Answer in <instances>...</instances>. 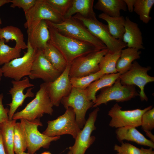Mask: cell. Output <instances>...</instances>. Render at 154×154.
Returning <instances> with one entry per match:
<instances>
[{
  "mask_svg": "<svg viewBox=\"0 0 154 154\" xmlns=\"http://www.w3.org/2000/svg\"><path fill=\"white\" fill-rule=\"evenodd\" d=\"M48 25L49 42L61 53L68 64L79 57L100 50L92 44L64 35Z\"/></svg>",
  "mask_w": 154,
  "mask_h": 154,
  "instance_id": "cell-1",
  "label": "cell"
},
{
  "mask_svg": "<svg viewBox=\"0 0 154 154\" xmlns=\"http://www.w3.org/2000/svg\"><path fill=\"white\" fill-rule=\"evenodd\" d=\"M53 105L49 96L46 82L41 84L35 98L23 110L13 116L12 119H24L32 121L42 117L44 114L52 115Z\"/></svg>",
  "mask_w": 154,
  "mask_h": 154,
  "instance_id": "cell-2",
  "label": "cell"
},
{
  "mask_svg": "<svg viewBox=\"0 0 154 154\" xmlns=\"http://www.w3.org/2000/svg\"><path fill=\"white\" fill-rule=\"evenodd\" d=\"M46 21L48 25L64 35L92 44L100 50L107 48L100 40L89 31L81 21L72 17L64 19L58 23Z\"/></svg>",
  "mask_w": 154,
  "mask_h": 154,
  "instance_id": "cell-3",
  "label": "cell"
},
{
  "mask_svg": "<svg viewBox=\"0 0 154 154\" xmlns=\"http://www.w3.org/2000/svg\"><path fill=\"white\" fill-rule=\"evenodd\" d=\"M72 17L81 21L93 35L100 40L106 46L108 52H120L127 46L122 41L114 38L107 25L98 21L96 17L86 18L77 13Z\"/></svg>",
  "mask_w": 154,
  "mask_h": 154,
  "instance_id": "cell-4",
  "label": "cell"
},
{
  "mask_svg": "<svg viewBox=\"0 0 154 154\" xmlns=\"http://www.w3.org/2000/svg\"><path fill=\"white\" fill-rule=\"evenodd\" d=\"M20 122L26 139L28 153L34 154L41 147L48 148L51 142L60 137V136L50 137L40 132L38 127L42 124L39 118L32 121L21 119Z\"/></svg>",
  "mask_w": 154,
  "mask_h": 154,
  "instance_id": "cell-5",
  "label": "cell"
},
{
  "mask_svg": "<svg viewBox=\"0 0 154 154\" xmlns=\"http://www.w3.org/2000/svg\"><path fill=\"white\" fill-rule=\"evenodd\" d=\"M47 124L46 128L42 133L50 137L69 134L75 139L81 130L76 121L75 113L71 107L56 119L48 121Z\"/></svg>",
  "mask_w": 154,
  "mask_h": 154,
  "instance_id": "cell-6",
  "label": "cell"
},
{
  "mask_svg": "<svg viewBox=\"0 0 154 154\" xmlns=\"http://www.w3.org/2000/svg\"><path fill=\"white\" fill-rule=\"evenodd\" d=\"M27 44V51L23 56L15 59L2 67L5 77L19 81L30 75L37 50L32 48L28 41Z\"/></svg>",
  "mask_w": 154,
  "mask_h": 154,
  "instance_id": "cell-7",
  "label": "cell"
},
{
  "mask_svg": "<svg viewBox=\"0 0 154 154\" xmlns=\"http://www.w3.org/2000/svg\"><path fill=\"white\" fill-rule=\"evenodd\" d=\"M138 96L135 86L123 85L119 78L112 85L101 89L92 107L96 108L102 104H107L112 100L119 102L128 101Z\"/></svg>",
  "mask_w": 154,
  "mask_h": 154,
  "instance_id": "cell-8",
  "label": "cell"
},
{
  "mask_svg": "<svg viewBox=\"0 0 154 154\" xmlns=\"http://www.w3.org/2000/svg\"><path fill=\"white\" fill-rule=\"evenodd\" d=\"M108 52L106 48L76 58L70 64V78L84 76L98 72L100 70V62L102 58Z\"/></svg>",
  "mask_w": 154,
  "mask_h": 154,
  "instance_id": "cell-9",
  "label": "cell"
},
{
  "mask_svg": "<svg viewBox=\"0 0 154 154\" xmlns=\"http://www.w3.org/2000/svg\"><path fill=\"white\" fill-rule=\"evenodd\" d=\"M61 103L66 110L69 107L72 108L75 113L76 121L80 128H82L86 121V112L94 104L88 99L85 90L72 87L69 94L62 98Z\"/></svg>",
  "mask_w": 154,
  "mask_h": 154,
  "instance_id": "cell-10",
  "label": "cell"
},
{
  "mask_svg": "<svg viewBox=\"0 0 154 154\" xmlns=\"http://www.w3.org/2000/svg\"><path fill=\"white\" fill-rule=\"evenodd\" d=\"M149 106L143 109L124 110L117 103L114 105L108 111V114L111 117L109 125L117 128L127 126L136 127L141 126L142 115L146 111L151 109Z\"/></svg>",
  "mask_w": 154,
  "mask_h": 154,
  "instance_id": "cell-11",
  "label": "cell"
},
{
  "mask_svg": "<svg viewBox=\"0 0 154 154\" xmlns=\"http://www.w3.org/2000/svg\"><path fill=\"white\" fill-rule=\"evenodd\" d=\"M150 66H141L137 61L133 62L130 69L119 76L122 84L137 86L140 89L139 96L142 101L148 100L144 92V87L148 83L154 81V77L149 75L147 72L151 70Z\"/></svg>",
  "mask_w": 154,
  "mask_h": 154,
  "instance_id": "cell-12",
  "label": "cell"
},
{
  "mask_svg": "<svg viewBox=\"0 0 154 154\" xmlns=\"http://www.w3.org/2000/svg\"><path fill=\"white\" fill-rule=\"evenodd\" d=\"M25 14L26 21L24 25L26 29L42 20L58 23L64 19L46 0H37L33 6Z\"/></svg>",
  "mask_w": 154,
  "mask_h": 154,
  "instance_id": "cell-13",
  "label": "cell"
},
{
  "mask_svg": "<svg viewBox=\"0 0 154 154\" xmlns=\"http://www.w3.org/2000/svg\"><path fill=\"white\" fill-rule=\"evenodd\" d=\"M99 110V108L97 107L89 114L82 129L75 139L74 144L69 148L72 154H85L95 141L96 137L91 135L92 131L96 129L95 123Z\"/></svg>",
  "mask_w": 154,
  "mask_h": 154,
  "instance_id": "cell-14",
  "label": "cell"
},
{
  "mask_svg": "<svg viewBox=\"0 0 154 154\" xmlns=\"http://www.w3.org/2000/svg\"><path fill=\"white\" fill-rule=\"evenodd\" d=\"M11 82L12 87L9 90V94L11 95L12 101L8 104L10 107L8 114L9 120L12 119L15 111L22 105L26 98L35 96L32 91L34 85L30 82L29 77H25L19 81L13 80Z\"/></svg>",
  "mask_w": 154,
  "mask_h": 154,
  "instance_id": "cell-15",
  "label": "cell"
},
{
  "mask_svg": "<svg viewBox=\"0 0 154 154\" xmlns=\"http://www.w3.org/2000/svg\"><path fill=\"white\" fill-rule=\"evenodd\" d=\"M61 74L48 61L42 50H37L29 76L30 79L39 78L45 82H49L54 81Z\"/></svg>",
  "mask_w": 154,
  "mask_h": 154,
  "instance_id": "cell-16",
  "label": "cell"
},
{
  "mask_svg": "<svg viewBox=\"0 0 154 154\" xmlns=\"http://www.w3.org/2000/svg\"><path fill=\"white\" fill-rule=\"evenodd\" d=\"M70 64L54 81L46 82L50 100L53 106H58L61 99L68 95L72 88L69 76Z\"/></svg>",
  "mask_w": 154,
  "mask_h": 154,
  "instance_id": "cell-17",
  "label": "cell"
},
{
  "mask_svg": "<svg viewBox=\"0 0 154 154\" xmlns=\"http://www.w3.org/2000/svg\"><path fill=\"white\" fill-rule=\"evenodd\" d=\"M28 40L32 48L36 50H43L50 40L48 25L42 20L27 29Z\"/></svg>",
  "mask_w": 154,
  "mask_h": 154,
  "instance_id": "cell-18",
  "label": "cell"
},
{
  "mask_svg": "<svg viewBox=\"0 0 154 154\" xmlns=\"http://www.w3.org/2000/svg\"><path fill=\"white\" fill-rule=\"evenodd\" d=\"M125 19V31L122 41L128 48L144 49L142 33L138 24L132 21L128 16Z\"/></svg>",
  "mask_w": 154,
  "mask_h": 154,
  "instance_id": "cell-19",
  "label": "cell"
},
{
  "mask_svg": "<svg viewBox=\"0 0 154 154\" xmlns=\"http://www.w3.org/2000/svg\"><path fill=\"white\" fill-rule=\"evenodd\" d=\"M115 133L117 139L120 142L125 140L154 148V142L146 138L135 127L127 126L118 128L116 130Z\"/></svg>",
  "mask_w": 154,
  "mask_h": 154,
  "instance_id": "cell-20",
  "label": "cell"
},
{
  "mask_svg": "<svg viewBox=\"0 0 154 154\" xmlns=\"http://www.w3.org/2000/svg\"><path fill=\"white\" fill-rule=\"evenodd\" d=\"M94 0H72L71 5L64 17L70 18L75 14H79L86 18L96 17L93 10Z\"/></svg>",
  "mask_w": 154,
  "mask_h": 154,
  "instance_id": "cell-21",
  "label": "cell"
},
{
  "mask_svg": "<svg viewBox=\"0 0 154 154\" xmlns=\"http://www.w3.org/2000/svg\"><path fill=\"white\" fill-rule=\"evenodd\" d=\"M141 53V51L136 48L128 47L122 49L116 63L117 72L121 74L128 71L133 62L140 58Z\"/></svg>",
  "mask_w": 154,
  "mask_h": 154,
  "instance_id": "cell-22",
  "label": "cell"
},
{
  "mask_svg": "<svg viewBox=\"0 0 154 154\" xmlns=\"http://www.w3.org/2000/svg\"><path fill=\"white\" fill-rule=\"evenodd\" d=\"M94 7L102 13L113 17H120L121 10H127L123 0H98Z\"/></svg>",
  "mask_w": 154,
  "mask_h": 154,
  "instance_id": "cell-23",
  "label": "cell"
},
{
  "mask_svg": "<svg viewBox=\"0 0 154 154\" xmlns=\"http://www.w3.org/2000/svg\"><path fill=\"white\" fill-rule=\"evenodd\" d=\"M121 74L118 72L105 74L92 82L85 90L88 100L93 103L95 101L96 94L99 90L112 85Z\"/></svg>",
  "mask_w": 154,
  "mask_h": 154,
  "instance_id": "cell-24",
  "label": "cell"
},
{
  "mask_svg": "<svg viewBox=\"0 0 154 154\" xmlns=\"http://www.w3.org/2000/svg\"><path fill=\"white\" fill-rule=\"evenodd\" d=\"M16 120H9L0 123L3 144L7 154H15L14 149V127Z\"/></svg>",
  "mask_w": 154,
  "mask_h": 154,
  "instance_id": "cell-25",
  "label": "cell"
},
{
  "mask_svg": "<svg viewBox=\"0 0 154 154\" xmlns=\"http://www.w3.org/2000/svg\"><path fill=\"white\" fill-rule=\"evenodd\" d=\"M98 17L106 21L109 32L114 38L122 41L125 31L124 17H113L102 13L99 15Z\"/></svg>",
  "mask_w": 154,
  "mask_h": 154,
  "instance_id": "cell-26",
  "label": "cell"
},
{
  "mask_svg": "<svg viewBox=\"0 0 154 154\" xmlns=\"http://www.w3.org/2000/svg\"><path fill=\"white\" fill-rule=\"evenodd\" d=\"M3 39L5 42L10 40H14L16 42L15 46L21 49L27 48V45L24 41V36L21 30L19 28L13 26H8L1 28L0 39Z\"/></svg>",
  "mask_w": 154,
  "mask_h": 154,
  "instance_id": "cell-27",
  "label": "cell"
},
{
  "mask_svg": "<svg viewBox=\"0 0 154 154\" xmlns=\"http://www.w3.org/2000/svg\"><path fill=\"white\" fill-rule=\"evenodd\" d=\"M43 53L52 65L61 73L66 68L68 63L61 53L49 41L42 50Z\"/></svg>",
  "mask_w": 154,
  "mask_h": 154,
  "instance_id": "cell-28",
  "label": "cell"
},
{
  "mask_svg": "<svg viewBox=\"0 0 154 154\" xmlns=\"http://www.w3.org/2000/svg\"><path fill=\"white\" fill-rule=\"evenodd\" d=\"M154 4V0H136L133 11L139 16L141 21L147 24L152 19L150 13Z\"/></svg>",
  "mask_w": 154,
  "mask_h": 154,
  "instance_id": "cell-29",
  "label": "cell"
},
{
  "mask_svg": "<svg viewBox=\"0 0 154 154\" xmlns=\"http://www.w3.org/2000/svg\"><path fill=\"white\" fill-rule=\"evenodd\" d=\"M5 40L0 39V65H4L20 57L21 49L5 44Z\"/></svg>",
  "mask_w": 154,
  "mask_h": 154,
  "instance_id": "cell-30",
  "label": "cell"
},
{
  "mask_svg": "<svg viewBox=\"0 0 154 154\" xmlns=\"http://www.w3.org/2000/svg\"><path fill=\"white\" fill-rule=\"evenodd\" d=\"M120 54L121 52L112 53L108 52L102 58L100 62V70L104 74L117 73L116 65Z\"/></svg>",
  "mask_w": 154,
  "mask_h": 154,
  "instance_id": "cell-31",
  "label": "cell"
},
{
  "mask_svg": "<svg viewBox=\"0 0 154 154\" xmlns=\"http://www.w3.org/2000/svg\"><path fill=\"white\" fill-rule=\"evenodd\" d=\"M27 148V142L22 124L21 122H16L14 129V151L16 154H22Z\"/></svg>",
  "mask_w": 154,
  "mask_h": 154,
  "instance_id": "cell-32",
  "label": "cell"
},
{
  "mask_svg": "<svg viewBox=\"0 0 154 154\" xmlns=\"http://www.w3.org/2000/svg\"><path fill=\"white\" fill-rule=\"evenodd\" d=\"M104 74L101 70L86 76L70 78L72 87L81 90H85L94 81L98 80Z\"/></svg>",
  "mask_w": 154,
  "mask_h": 154,
  "instance_id": "cell-33",
  "label": "cell"
},
{
  "mask_svg": "<svg viewBox=\"0 0 154 154\" xmlns=\"http://www.w3.org/2000/svg\"><path fill=\"white\" fill-rule=\"evenodd\" d=\"M72 0H46L49 5L63 17L70 8Z\"/></svg>",
  "mask_w": 154,
  "mask_h": 154,
  "instance_id": "cell-34",
  "label": "cell"
},
{
  "mask_svg": "<svg viewBox=\"0 0 154 154\" xmlns=\"http://www.w3.org/2000/svg\"><path fill=\"white\" fill-rule=\"evenodd\" d=\"M141 126L144 131H151L154 128V108L145 112L142 115Z\"/></svg>",
  "mask_w": 154,
  "mask_h": 154,
  "instance_id": "cell-35",
  "label": "cell"
},
{
  "mask_svg": "<svg viewBox=\"0 0 154 154\" xmlns=\"http://www.w3.org/2000/svg\"><path fill=\"white\" fill-rule=\"evenodd\" d=\"M120 145L115 144L114 150L117 154H141L140 149L127 143L121 142Z\"/></svg>",
  "mask_w": 154,
  "mask_h": 154,
  "instance_id": "cell-36",
  "label": "cell"
},
{
  "mask_svg": "<svg viewBox=\"0 0 154 154\" xmlns=\"http://www.w3.org/2000/svg\"><path fill=\"white\" fill-rule=\"evenodd\" d=\"M37 0H11L10 7L22 8L24 13L31 9L35 4Z\"/></svg>",
  "mask_w": 154,
  "mask_h": 154,
  "instance_id": "cell-37",
  "label": "cell"
},
{
  "mask_svg": "<svg viewBox=\"0 0 154 154\" xmlns=\"http://www.w3.org/2000/svg\"><path fill=\"white\" fill-rule=\"evenodd\" d=\"M3 93L0 94V123L9 120L8 114L9 109L5 108L3 104Z\"/></svg>",
  "mask_w": 154,
  "mask_h": 154,
  "instance_id": "cell-38",
  "label": "cell"
},
{
  "mask_svg": "<svg viewBox=\"0 0 154 154\" xmlns=\"http://www.w3.org/2000/svg\"><path fill=\"white\" fill-rule=\"evenodd\" d=\"M125 3L127 9L130 13L133 11L134 6L136 0H123Z\"/></svg>",
  "mask_w": 154,
  "mask_h": 154,
  "instance_id": "cell-39",
  "label": "cell"
},
{
  "mask_svg": "<svg viewBox=\"0 0 154 154\" xmlns=\"http://www.w3.org/2000/svg\"><path fill=\"white\" fill-rule=\"evenodd\" d=\"M140 149L141 154H154V151L152 148L149 147L147 149L142 147Z\"/></svg>",
  "mask_w": 154,
  "mask_h": 154,
  "instance_id": "cell-40",
  "label": "cell"
},
{
  "mask_svg": "<svg viewBox=\"0 0 154 154\" xmlns=\"http://www.w3.org/2000/svg\"><path fill=\"white\" fill-rule=\"evenodd\" d=\"M0 154H7L3 144L2 136L0 131Z\"/></svg>",
  "mask_w": 154,
  "mask_h": 154,
  "instance_id": "cell-41",
  "label": "cell"
},
{
  "mask_svg": "<svg viewBox=\"0 0 154 154\" xmlns=\"http://www.w3.org/2000/svg\"><path fill=\"white\" fill-rule=\"evenodd\" d=\"M146 135L150 139V140L154 142V136L152 133L151 131H144Z\"/></svg>",
  "mask_w": 154,
  "mask_h": 154,
  "instance_id": "cell-42",
  "label": "cell"
},
{
  "mask_svg": "<svg viewBox=\"0 0 154 154\" xmlns=\"http://www.w3.org/2000/svg\"><path fill=\"white\" fill-rule=\"evenodd\" d=\"M11 0H0V7L5 4L10 3Z\"/></svg>",
  "mask_w": 154,
  "mask_h": 154,
  "instance_id": "cell-43",
  "label": "cell"
},
{
  "mask_svg": "<svg viewBox=\"0 0 154 154\" xmlns=\"http://www.w3.org/2000/svg\"><path fill=\"white\" fill-rule=\"evenodd\" d=\"M3 74L2 70H1V68L0 67V84L1 83V77L2 76H3Z\"/></svg>",
  "mask_w": 154,
  "mask_h": 154,
  "instance_id": "cell-44",
  "label": "cell"
},
{
  "mask_svg": "<svg viewBox=\"0 0 154 154\" xmlns=\"http://www.w3.org/2000/svg\"><path fill=\"white\" fill-rule=\"evenodd\" d=\"M41 154H51L50 152L48 151H45L42 153Z\"/></svg>",
  "mask_w": 154,
  "mask_h": 154,
  "instance_id": "cell-45",
  "label": "cell"
},
{
  "mask_svg": "<svg viewBox=\"0 0 154 154\" xmlns=\"http://www.w3.org/2000/svg\"><path fill=\"white\" fill-rule=\"evenodd\" d=\"M67 154H72L70 151L69 150Z\"/></svg>",
  "mask_w": 154,
  "mask_h": 154,
  "instance_id": "cell-46",
  "label": "cell"
},
{
  "mask_svg": "<svg viewBox=\"0 0 154 154\" xmlns=\"http://www.w3.org/2000/svg\"><path fill=\"white\" fill-rule=\"evenodd\" d=\"M22 154H31L29 153H26L25 152H23Z\"/></svg>",
  "mask_w": 154,
  "mask_h": 154,
  "instance_id": "cell-47",
  "label": "cell"
},
{
  "mask_svg": "<svg viewBox=\"0 0 154 154\" xmlns=\"http://www.w3.org/2000/svg\"><path fill=\"white\" fill-rule=\"evenodd\" d=\"M2 23V21H1V19L0 18V25ZM1 28H0V29Z\"/></svg>",
  "mask_w": 154,
  "mask_h": 154,
  "instance_id": "cell-48",
  "label": "cell"
}]
</instances>
